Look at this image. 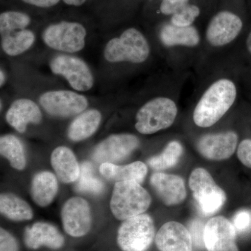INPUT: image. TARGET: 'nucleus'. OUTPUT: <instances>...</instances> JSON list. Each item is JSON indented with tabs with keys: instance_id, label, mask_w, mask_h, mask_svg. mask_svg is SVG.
Returning a JSON list of instances; mask_svg holds the SVG:
<instances>
[{
	"instance_id": "1",
	"label": "nucleus",
	"mask_w": 251,
	"mask_h": 251,
	"mask_svg": "<svg viewBox=\"0 0 251 251\" xmlns=\"http://www.w3.org/2000/svg\"><path fill=\"white\" fill-rule=\"evenodd\" d=\"M237 87L227 78L216 81L203 94L193 112V121L198 126L207 128L215 125L233 105Z\"/></svg>"
},
{
	"instance_id": "2",
	"label": "nucleus",
	"mask_w": 251,
	"mask_h": 251,
	"mask_svg": "<svg viewBox=\"0 0 251 251\" xmlns=\"http://www.w3.org/2000/svg\"><path fill=\"white\" fill-rule=\"evenodd\" d=\"M151 202V196L139 183L120 181L114 186L110 209L120 221L143 214Z\"/></svg>"
},
{
	"instance_id": "3",
	"label": "nucleus",
	"mask_w": 251,
	"mask_h": 251,
	"mask_svg": "<svg viewBox=\"0 0 251 251\" xmlns=\"http://www.w3.org/2000/svg\"><path fill=\"white\" fill-rule=\"evenodd\" d=\"M150 47L148 40L135 28H129L121 36L109 41L104 49V57L110 63L141 64L148 59Z\"/></svg>"
},
{
	"instance_id": "4",
	"label": "nucleus",
	"mask_w": 251,
	"mask_h": 251,
	"mask_svg": "<svg viewBox=\"0 0 251 251\" xmlns=\"http://www.w3.org/2000/svg\"><path fill=\"white\" fill-rule=\"evenodd\" d=\"M176 115L177 107L172 99H153L138 110L135 128L142 134H152L171 126Z\"/></svg>"
},
{
	"instance_id": "5",
	"label": "nucleus",
	"mask_w": 251,
	"mask_h": 251,
	"mask_svg": "<svg viewBox=\"0 0 251 251\" xmlns=\"http://www.w3.org/2000/svg\"><path fill=\"white\" fill-rule=\"evenodd\" d=\"M154 236L152 219L143 214L125 220L119 229L117 242L124 251H146Z\"/></svg>"
},
{
	"instance_id": "6",
	"label": "nucleus",
	"mask_w": 251,
	"mask_h": 251,
	"mask_svg": "<svg viewBox=\"0 0 251 251\" xmlns=\"http://www.w3.org/2000/svg\"><path fill=\"white\" fill-rule=\"evenodd\" d=\"M87 31L78 23L62 21L46 28L42 33L43 41L50 49L75 53L84 49Z\"/></svg>"
},
{
	"instance_id": "7",
	"label": "nucleus",
	"mask_w": 251,
	"mask_h": 251,
	"mask_svg": "<svg viewBox=\"0 0 251 251\" xmlns=\"http://www.w3.org/2000/svg\"><path fill=\"white\" fill-rule=\"evenodd\" d=\"M189 186L193 197L204 215L215 214L226 202V193L216 185L212 176L206 170L202 168L194 170L190 176Z\"/></svg>"
},
{
	"instance_id": "8",
	"label": "nucleus",
	"mask_w": 251,
	"mask_h": 251,
	"mask_svg": "<svg viewBox=\"0 0 251 251\" xmlns=\"http://www.w3.org/2000/svg\"><path fill=\"white\" fill-rule=\"evenodd\" d=\"M51 71L55 75H62L73 89L87 92L94 85V76L85 61L69 54H59L50 63Z\"/></svg>"
},
{
	"instance_id": "9",
	"label": "nucleus",
	"mask_w": 251,
	"mask_h": 251,
	"mask_svg": "<svg viewBox=\"0 0 251 251\" xmlns=\"http://www.w3.org/2000/svg\"><path fill=\"white\" fill-rule=\"evenodd\" d=\"M39 102L52 116L70 117L82 113L88 105L85 96L68 90L50 91L41 94Z\"/></svg>"
},
{
	"instance_id": "10",
	"label": "nucleus",
	"mask_w": 251,
	"mask_h": 251,
	"mask_svg": "<svg viewBox=\"0 0 251 251\" xmlns=\"http://www.w3.org/2000/svg\"><path fill=\"white\" fill-rule=\"evenodd\" d=\"M243 28L242 20L229 11H222L214 16L206 31V39L213 47H222L233 41Z\"/></svg>"
},
{
	"instance_id": "11",
	"label": "nucleus",
	"mask_w": 251,
	"mask_h": 251,
	"mask_svg": "<svg viewBox=\"0 0 251 251\" xmlns=\"http://www.w3.org/2000/svg\"><path fill=\"white\" fill-rule=\"evenodd\" d=\"M62 220L63 227L68 234L74 237L85 235L92 226L88 202L80 197L71 198L63 206Z\"/></svg>"
},
{
	"instance_id": "12",
	"label": "nucleus",
	"mask_w": 251,
	"mask_h": 251,
	"mask_svg": "<svg viewBox=\"0 0 251 251\" xmlns=\"http://www.w3.org/2000/svg\"><path fill=\"white\" fill-rule=\"evenodd\" d=\"M139 140L133 135H110L97 145L93 153L94 160L101 164L123 161L139 146Z\"/></svg>"
},
{
	"instance_id": "13",
	"label": "nucleus",
	"mask_w": 251,
	"mask_h": 251,
	"mask_svg": "<svg viewBox=\"0 0 251 251\" xmlns=\"http://www.w3.org/2000/svg\"><path fill=\"white\" fill-rule=\"evenodd\" d=\"M233 225L223 216L212 218L204 227V247L208 251H239Z\"/></svg>"
},
{
	"instance_id": "14",
	"label": "nucleus",
	"mask_w": 251,
	"mask_h": 251,
	"mask_svg": "<svg viewBox=\"0 0 251 251\" xmlns=\"http://www.w3.org/2000/svg\"><path fill=\"white\" fill-rule=\"evenodd\" d=\"M238 135L233 131L202 136L197 144L199 152L210 160L226 159L233 154L237 149Z\"/></svg>"
},
{
	"instance_id": "15",
	"label": "nucleus",
	"mask_w": 251,
	"mask_h": 251,
	"mask_svg": "<svg viewBox=\"0 0 251 251\" xmlns=\"http://www.w3.org/2000/svg\"><path fill=\"white\" fill-rule=\"evenodd\" d=\"M155 242L161 251H192L193 240L189 230L175 221L162 226Z\"/></svg>"
},
{
	"instance_id": "16",
	"label": "nucleus",
	"mask_w": 251,
	"mask_h": 251,
	"mask_svg": "<svg viewBox=\"0 0 251 251\" xmlns=\"http://www.w3.org/2000/svg\"><path fill=\"white\" fill-rule=\"evenodd\" d=\"M150 182L158 197L166 205L180 204L186 197L184 180L179 176L154 173L151 176Z\"/></svg>"
},
{
	"instance_id": "17",
	"label": "nucleus",
	"mask_w": 251,
	"mask_h": 251,
	"mask_svg": "<svg viewBox=\"0 0 251 251\" xmlns=\"http://www.w3.org/2000/svg\"><path fill=\"white\" fill-rule=\"evenodd\" d=\"M6 122L19 133L27 129L29 124L38 125L42 120L40 108L35 102L27 99L15 100L6 115Z\"/></svg>"
},
{
	"instance_id": "18",
	"label": "nucleus",
	"mask_w": 251,
	"mask_h": 251,
	"mask_svg": "<svg viewBox=\"0 0 251 251\" xmlns=\"http://www.w3.org/2000/svg\"><path fill=\"white\" fill-rule=\"evenodd\" d=\"M25 243L31 249H37L41 247L59 249L64 245V239L52 225L36 223L31 227L26 228Z\"/></svg>"
},
{
	"instance_id": "19",
	"label": "nucleus",
	"mask_w": 251,
	"mask_h": 251,
	"mask_svg": "<svg viewBox=\"0 0 251 251\" xmlns=\"http://www.w3.org/2000/svg\"><path fill=\"white\" fill-rule=\"evenodd\" d=\"M51 165L57 177L66 184L76 181L80 175V166L74 152L67 147H58L51 155Z\"/></svg>"
},
{
	"instance_id": "20",
	"label": "nucleus",
	"mask_w": 251,
	"mask_h": 251,
	"mask_svg": "<svg viewBox=\"0 0 251 251\" xmlns=\"http://www.w3.org/2000/svg\"><path fill=\"white\" fill-rule=\"evenodd\" d=\"M100 174L110 181L143 182L148 173V167L143 162L136 161L126 166H117L112 163H102Z\"/></svg>"
},
{
	"instance_id": "21",
	"label": "nucleus",
	"mask_w": 251,
	"mask_h": 251,
	"mask_svg": "<svg viewBox=\"0 0 251 251\" xmlns=\"http://www.w3.org/2000/svg\"><path fill=\"white\" fill-rule=\"evenodd\" d=\"M160 39L167 47L181 46L193 48L200 44L201 36L193 26L177 27L168 23L161 28Z\"/></svg>"
},
{
	"instance_id": "22",
	"label": "nucleus",
	"mask_w": 251,
	"mask_h": 251,
	"mask_svg": "<svg viewBox=\"0 0 251 251\" xmlns=\"http://www.w3.org/2000/svg\"><path fill=\"white\" fill-rule=\"evenodd\" d=\"M58 191L56 176L52 173L44 171L38 173L31 181L30 193L34 202L40 206L49 205Z\"/></svg>"
},
{
	"instance_id": "23",
	"label": "nucleus",
	"mask_w": 251,
	"mask_h": 251,
	"mask_svg": "<svg viewBox=\"0 0 251 251\" xmlns=\"http://www.w3.org/2000/svg\"><path fill=\"white\" fill-rule=\"evenodd\" d=\"M101 117L100 112L94 109L82 112L69 126V139L79 142L90 138L98 129Z\"/></svg>"
},
{
	"instance_id": "24",
	"label": "nucleus",
	"mask_w": 251,
	"mask_h": 251,
	"mask_svg": "<svg viewBox=\"0 0 251 251\" xmlns=\"http://www.w3.org/2000/svg\"><path fill=\"white\" fill-rule=\"evenodd\" d=\"M1 44L3 50L9 56H17L30 49L35 35L27 29H16L1 34Z\"/></svg>"
},
{
	"instance_id": "25",
	"label": "nucleus",
	"mask_w": 251,
	"mask_h": 251,
	"mask_svg": "<svg viewBox=\"0 0 251 251\" xmlns=\"http://www.w3.org/2000/svg\"><path fill=\"white\" fill-rule=\"evenodd\" d=\"M0 211L5 217L13 221H28L33 217L29 204L11 193H4L0 196Z\"/></svg>"
},
{
	"instance_id": "26",
	"label": "nucleus",
	"mask_w": 251,
	"mask_h": 251,
	"mask_svg": "<svg viewBox=\"0 0 251 251\" xmlns=\"http://www.w3.org/2000/svg\"><path fill=\"white\" fill-rule=\"evenodd\" d=\"M0 153L9 161L10 165L18 171L25 168L26 157L21 140L13 135H6L0 139Z\"/></svg>"
},
{
	"instance_id": "27",
	"label": "nucleus",
	"mask_w": 251,
	"mask_h": 251,
	"mask_svg": "<svg viewBox=\"0 0 251 251\" xmlns=\"http://www.w3.org/2000/svg\"><path fill=\"white\" fill-rule=\"evenodd\" d=\"M80 175L75 183L77 192L99 194L104 189L102 180L95 174V171L90 162H84L80 166Z\"/></svg>"
},
{
	"instance_id": "28",
	"label": "nucleus",
	"mask_w": 251,
	"mask_h": 251,
	"mask_svg": "<svg viewBox=\"0 0 251 251\" xmlns=\"http://www.w3.org/2000/svg\"><path fill=\"white\" fill-rule=\"evenodd\" d=\"M183 153V148L177 141H172L163 152L148 160L149 166L155 171H163L175 166Z\"/></svg>"
},
{
	"instance_id": "29",
	"label": "nucleus",
	"mask_w": 251,
	"mask_h": 251,
	"mask_svg": "<svg viewBox=\"0 0 251 251\" xmlns=\"http://www.w3.org/2000/svg\"><path fill=\"white\" fill-rule=\"evenodd\" d=\"M30 23V17L25 13L6 11L0 15V33L3 34L16 29H26Z\"/></svg>"
},
{
	"instance_id": "30",
	"label": "nucleus",
	"mask_w": 251,
	"mask_h": 251,
	"mask_svg": "<svg viewBox=\"0 0 251 251\" xmlns=\"http://www.w3.org/2000/svg\"><path fill=\"white\" fill-rule=\"evenodd\" d=\"M200 14V8L196 5L188 3L172 15L171 23L177 27H189L192 26Z\"/></svg>"
},
{
	"instance_id": "31",
	"label": "nucleus",
	"mask_w": 251,
	"mask_h": 251,
	"mask_svg": "<svg viewBox=\"0 0 251 251\" xmlns=\"http://www.w3.org/2000/svg\"><path fill=\"white\" fill-rule=\"evenodd\" d=\"M234 229L238 233L244 234L251 231V211L244 209L238 211L232 221Z\"/></svg>"
},
{
	"instance_id": "32",
	"label": "nucleus",
	"mask_w": 251,
	"mask_h": 251,
	"mask_svg": "<svg viewBox=\"0 0 251 251\" xmlns=\"http://www.w3.org/2000/svg\"><path fill=\"white\" fill-rule=\"evenodd\" d=\"M204 227L205 226L198 220H194L190 223L189 232L196 247L202 248L204 246Z\"/></svg>"
},
{
	"instance_id": "33",
	"label": "nucleus",
	"mask_w": 251,
	"mask_h": 251,
	"mask_svg": "<svg viewBox=\"0 0 251 251\" xmlns=\"http://www.w3.org/2000/svg\"><path fill=\"white\" fill-rule=\"evenodd\" d=\"M17 241L4 229L0 230V251H18Z\"/></svg>"
},
{
	"instance_id": "34",
	"label": "nucleus",
	"mask_w": 251,
	"mask_h": 251,
	"mask_svg": "<svg viewBox=\"0 0 251 251\" xmlns=\"http://www.w3.org/2000/svg\"><path fill=\"white\" fill-rule=\"evenodd\" d=\"M188 1L189 0H163L160 6V11L166 16H172L185 5L188 4Z\"/></svg>"
},
{
	"instance_id": "35",
	"label": "nucleus",
	"mask_w": 251,
	"mask_h": 251,
	"mask_svg": "<svg viewBox=\"0 0 251 251\" xmlns=\"http://www.w3.org/2000/svg\"><path fill=\"white\" fill-rule=\"evenodd\" d=\"M237 156L244 166L251 169V140H244L239 144Z\"/></svg>"
},
{
	"instance_id": "36",
	"label": "nucleus",
	"mask_w": 251,
	"mask_h": 251,
	"mask_svg": "<svg viewBox=\"0 0 251 251\" xmlns=\"http://www.w3.org/2000/svg\"><path fill=\"white\" fill-rule=\"evenodd\" d=\"M22 1L38 7L49 8L57 4L60 0H22Z\"/></svg>"
},
{
	"instance_id": "37",
	"label": "nucleus",
	"mask_w": 251,
	"mask_h": 251,
	"mask_svg": "<svg viewBox=\"0 0 251 251\" xmlns=\"http://www.w3.org/2000/svg\"><path fill=\"white\" fill-rule=\"evenodd\" d=\"M63 1L68 5L79 6L83 4L87 0H63Z\"/></svg>"
},
{
	"instance_id": "38",
	"label": "nucleus",
	"mask_w": 251,
	"mask_h": 251,
	"mask_svg": "<svg viewBox=\"0 0 251 251\" xmlns=\"http://www.w3.org/2000/svg\"><path fill=\"white\" fill-rule=\"evenodd\" d=\"M247 46L248 50L249 51V52L251 54V31L250 34L248 36L247 40Z\"/></svg>"
},
{
	"instance_id": "39",
	"label": "nucleus",
	"mask_w": 251,
	"mask_h": 251,
	"mask_svg": "<svg viewBox=\"0 0 251 251\" xmlns=\"http://www.w3.org/2000/svg\"><path fill=\"white\" fill-rule=\"evenodd\" d=\"M0 75H1V77H0V79H1V82H0V85L2 86L4 85L5 82V79H6V77H5L4 73L3 72L2 70H1V73H0Z\"/></svg>"
}]
</instances>
